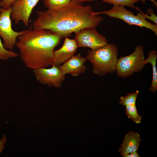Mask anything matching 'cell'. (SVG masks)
Masks as SVG:
<instances>
[{
	"instance_id": "6da1fadb",
	"label": "cell",
	"mask_w": 157,
	"mask_h": 157,
	"mask_svg": "<svg viewBox=\"0 0 157 157\" xmlns=\"http://www.w3.org/2000/svg\"><path fill=\"white\" fill-rule=\"evenodd\" d=\"M92 11L91 6L71 0L68 6L60 9L38 11V17L32 26L35 29L50 30L62 39L84 28L97 27L104 19L99 15H92Z\"/></svg>"
},
{
	"instance_id": "7a4b0ae2",
	"label": "cell",
	"mask_w": 157,
	"mask_h": 157,
	"mask_svg": "<svg viewBox=\"0 0 157 157\" xmlns=\"http://www.w3.org/2000/svg\"><path fill=\"white\" fill-rule=\"evenodd\" d=\"M61 39L59 35L50 30L35 29L31 25L18 36L15 46L25 66L34 70L52 65L54 49Z\"/></svg>"
},
{
	"instance_id": "3957f363",
	"label": "cell",
	"mask_w": 157,
	"mask_h": 157,
	"mask_svg": "<svg viewBox=\"0 0 157 157\" xmlns=\"http://www.w3.org/2000/svg\"><path fill=\"white\" fill-rule=\"evenodd\" d=\"M118 48L114 43L97 49L88 50L86 59L92 64V72L95 75L103 76L116 71Z\"/></svg>"
},
{
	"instance_id": "277c9868",
	"label": "cell",
	"mask_w": 157,
	"mask_h": 157,
	"mask_svg": "<svg viewBox=\"0 0 157 157\" xmlns=\"http://www.w3.org/2000/svg\"><path fill=\"white\" fill-rule=\"evenodd\" d=\"M93 15H105L110 17L121 19L129 25H135L145 27L152 31L157 36V24L149 22L140 12L135 15L133 12L126 9L124 6L114 5L110 10L91 13Z\"/></svg>"
},
{
	"instance_id": "5b68a950",
	"label": "cell",
	"mask_w": 157,
	"mask_h": 157,
	"mask_svg": "<svg viewBox=\"0 0 157 157\" xmlns=\"http://www.w3.org/2000/svg\"><path fill=\"white\" fill-rule=\"evenodd\" d=\"M144 56L142 46H136L134 51L131 54L121 57L116 65L117 75L120 77L126 78L135 72L140 71L144 66Z\"/></svg>"
},
{
	"instance_id": "8992f818",
	"label": "cell",
	"mask_w": 157,
	"mask_h": 157,
	"mask_svg": "<svg viewBox=\"0 0 157 157\" xmlns=\"http://www.w3.org/2000/svg\"><path fill=\"white\" fill-rule=\"evenodd\" d=\"M12 11L11 6L6 9L2 7L0 9V36L3 40L4 48L10 50L14 49L18 36L25 31L16 32L12 28L10 19Z\"/></svg>"
},
{
	"instance_id": "52a82bcc",
	"label": "cell",
	"mask_w": 157,
	"mask_h": 157,
	"mask_svg": "<svg viewBox=\"0 0 157 157\" xmlns=\"http://www.w3.org/2000/svg\"><path fill=\"white\" fill-rule=\"evenodd\" d=\"M75 33L74 40L78 48L88 47L94 50L108 43L106 38L96 28H84Z\"/></svg>"
},
{
	"instance_id": "ba28073f",
	"label": "cell",
	"mask_w": 157,
	"mask_h": 157,
	"mask_svg": "<svg viewBox=\"0 0 157 157\" xmlns=\"http://www.w3.org/2000/svg\"><path fill=\"white\" fill-rule=\"evenodd\" d=\"M51 68H42L33 70L36 79L40 83L49 87L60 88L64 81L63 74L59 66L52 65Z\"/></svg>"
},
{
	"instance_id": "9c48e42d",
	"label": "cell",
	"mask_w": 157,
	"mask_h": 157,
	"mask_svg": "<svg viewBox=\"0 0 157 157\" xmlns=\"http://www.w3.org/2000/svg\"><path fill=\"white\" fill-rule=\"evenodd\" d=\"M40 0H16L11 6V17L15 23L18 24L20 21L27 27L33 9Z\"/></svg>"
},
{
	"instance_id": "30bf717a",
	"label": "cell",
	"mask_w": 157,
	"mask_h": 157,
	"mask_svg": "<svg viewBox=\"0 0 157 157\" xmlns=\"http://www.w3.org/2000/svg\"><path fill=\"white\" fill-rule=\"evenodd\" d=\"M65 38L62 46L58 49L54 51V58L52 65L59 66L73 56L76 51L78 47L75 40L68 37Z\"/></svg>"
},
{
	"instance_id": "8fae6325",
	"label": "cell",
	"mask_w": 157,
	"mask_h": 157,
	"mask_svg": "<svg viewBox=\"0 0 157 157\" xmlns=\"http://www.w3.org/2000/svg\"><path fill=\"white\" fill-rule=\"evenodd\" d=\"M86 62L85 58L78 54L74 55L59 67L63 74H70L76 76L85 72L87 67L84 63Z\"/></svg>"
},
{
	"instance_id": "7c38bea8",
	"label": "cell",
	"mask_w": 157,
	"mask_h": 157,
	"mask_svg": "<svg viewBox=\"0 0 157 157\" xmlns=\"http://www.w3.org/2000/svg\"><path fill=\"white\" fill-rule=\"evenodd\" d=\"M141 141L140 134L133 131L129 132L124 137L119 149L118 152L122 156L137 151Z\"/></svg>"
},
{
	"instance_id": "4fadbf2b",
	"label": "cell",
	"mask_w": 157,
	"mask_h": 157,
	"mask_svg": "<svg viewBox=\"0 0 157 157\" xmlns=\"http://www.w3.org/2000/svg\"><path fill=\"white\" fill-rule=\"evenodd\" d=\"M148 57L144 59V65L147 63H150L152 65L153 76L152 80L150 90L153 92H155L157 90V73L156 66V62L157 58V51L155 50L150 51L148 53Z\"/></svg>"
},
{
	"instance_id": "5bb4252c",
	"label": "cell",
	"mask_w": 157,
	"mask_h": 157,
	"mask_svg": "<svg viewBox=\"0 0 157 157\" xmlns=\"http://www.w3.org/2000/svg\"><path fill=\"white\" fill-rule=\"evenodd\" d=\"M71 0H43L44 4L49 10L60 9L68 6Z\"/></svg>"
},
{
	"instance_id": "9a60e30c",
	"label": "cell",
	"mask_w": 157,
	"mask_h": 157,
	"mask_svg": "<svg viewBox=\"0 0 157 157\" xmlns=\"http://www.w3.org/2000/svg\"><path fill=\"white\" fill-rule=\"evenodd\" d=\"M125 112L129 118L136 124L140 123L142 117L138 113L135 105L126 106Z\"/></svg>"
},
{
	"instance_id": "2e32d148",
	"label": "cell",
	"mask_w": 157,
	"mask_h": 157,
	"mask_svg": "<svg viewBox=\"0 0 157 157\" xmlns=\"http://www.w3.org/2000/svg\"><path fill=\"white\" fill-rule=\"evenodd\" d=\"M139 92L136 90L131 93L128 94L126 95L120 97L119 103L123 106L135 105L136 101Z\"/></svg>"
},
{
	"instance_id": "e0dca14e",
	"label": "cell",
	"mask_w": 157,
	"mask_h": 157,
	"mask_svg": "<svg viewBox=\"0 0 157 157\" xmlns=\"http://www.w3.org/2000/svg\"><path fill=\"white\" fill-rule=\"evenodd\" d=\"M102 1L113 5L126 6L133 9H135V3L138 2V0H101Z\"/></svg>"
},
{
	"instance_id": "ac0fdd59",
	"label": "cell",
	"mask_w": 157,
	"mask_h": 157,
	"mask_svg": "<svg viewBox=\"0 0 157 157\" xmlns=\"http://www.w3.org/2000/svg\"><path fill=\"white\" fill-rule=\"evenodd\" d=\"M18 54L12 50H8L5 48L0 39V60H6L11 58L17 57Z\"/></svg>"
},
{
	"instance_id": "d6986e66",
	"label": "cell",
	"mask_w": 157,
	"mask_h": 157,
	"mask_svg": "<svg viewBox=\"0 0 157 157\" xmlns=\"http://www.w3.org/2000/svg\"><path fill=\"white\" fill-rule=\"evenodd\" d=\"M135 9L137 11L141 13L145 19L151 20L155 24H157V17L154 13L153 9L151 11V15H149L143 13L138 7H135Z\"/></svg>"
},
{
	"instance_id": "ffe728a7",
	"label": "cell",
	"mask_w": 157,
	"mask_h": 157,
	"mask_svg": "<svg viewBox=\"0 0 157 157\" xmlns=\"http://www.w3.org/2000/svg\"><path fill=\"white\" fill-rule=\"evenodd\" d=\"M16 0H2L0 1V6L4 9H6L11 6Z\"/></svg>"
},
{
	"instance_id": "44dd1931",
	"label": "cell",
	"mask_w": 157,
	"mask_h": 157,
	"mask_svg": "<svg viewBox=\"0 0 157 157\" xmlns=\"http://www.w3.org/2000/svg\"><path fill=\"white\" fill-rule=\"evenodd\" d=\"M7 140L6 136L4 134L2 138L0 140V154L3 149H5L4 144L6 143Z\"/></svg>"
},
{
	"instance_id": "7402d4cb",
	"label": "cell",
	"mask_w": 157,
	"mask_h": 157,
	"mask_svg": "<svg viewBox=\"0 0 157 157\" xmlns=\"http://www.w3.org/2000/svg\"><path fill=\"white\" fill-rule=\"evenodd\" d=\"M123 157H140V156L138 154L137 151L127 154L122 156Z\"/></svg>"
},
{
	"instance_id": "603a6c76",
	"label": "cell",
	"mask_w": 157,
	"mask_h": 157,
	"mask_svg": "<svg viewBox=\"0 0 157 157\" xmlns=\"http://www.w3.org/2000/svg\"><path fill=\"white\" fill-rule=\"evenodd\" d=\"M139 1H141L143 3H144L145 2L146 0H138ZM153 3L154 5L157 7V2L155 0H149Z\"/></svg>"
},
{
	"instance_id": "cb8c5ba5",
	"label": "cell",
	"mask_w": 157,
	"mask_h": 157,
	"mask_svg": "<svg viewBox=\"0 0 157 157\" xmlns=\"http://www.w3.org/2000/svg\"><path fill=\"white\" fill-rule=\"evenodd\" d=\"M76 1L82 3L83 2H87V1H93L95 0H74Z\"/></svg>"
},
{
	"instance_id": "d4e9b609",
	"label": "cell",
	"mask_w": 157,
	"mask_h": 157,
	"mask_svg": "<svg viewBox=\"0 0 157 157\" xmlns=\"http://www.w3.org/2000/svg\"></svg>"
}]
</instances>
